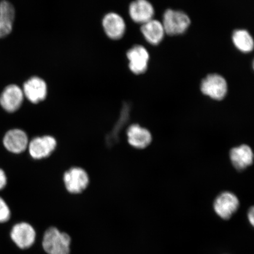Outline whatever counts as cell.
Returning a JSON list of instances; mask_svg holds the SVG:
<instances>
[{"mask_svg": "<svg viewBox=\"0 0 254 254\" xmlns=\"http://www.w3.org/2000/svg\"><path fill=\"white\" fill-rule=\"evenodd\" d=\"M11 218V211L5 200L0 196V223H5Z\"/></svg>", "mask_w": 254, "mask_h": 254, "instance_id": "cell-19", "label": "cell"}, {"mask_svg": "<svg viewBox=\"0 0 254 254\" xmlns=\"http://www.w3.org/2000/svg\"><path fill=\"white\" fill-rule=\"evenodd\" d=\"M10 237L16 246L25 250L34 245L36 240V232L31 225L22 222L12 227Z\"/></svg>", "mask_w": 254, "mask_h": 254, "instance_id": "cell-8", "label": "cell"}, {"mask_svg": "<svg viewBox=\"0 0 254 254\" xmlns=\"http://www.w3.org/2000/svg\"><path fill=\"white\" fill-rule=\"evenodd\" d=\"M235 47L241 52L249 53L254 49V42L252 35L246 30L235 31L232 36Z\"/></svg>", "mask_w": 254, "mask_h": 254, "instance_id": "cell-18", "label": "cell"}, {"mask_svg": "<svg viewBox=\"0 0 254 254\" xmlns=\"http://www.w3.org/2000/svg\"><path fill=\"white\" fill-rule=\"evenodd\" d=\"M71 239L66 233L50 227L44 233L43 247L47 254H69Z\"/></svg>", "mask_w": 254, "mask_h": 254, "instance_id": "cell-1", "label": "cell"}, {"mask_svg": "<svg viewBox=\"0 0 254 254\" xmlns=\"http://www.w3.org/2000/svg\"><path fill=\"white\" fill-rule=\"evenodd\" d=\"M240 206L237 196L230 192H224L219 195L214 202L215 213L222 220H228L236 213Z\"/></svg>", "mask_w": 254, "mask_h": 254, "instance_id": "cell-7", "label": "cell"}, {"mask_svg": "<svg viewBox=\"0 0 254 254\" xmlns=\"http://www.w3.org/2000/svg\"><path fill=\"white\" fill-rule=\"evenodd\" d=\"M141 31L145 40L153 46L160 44L166 34L163 24L154 18L141 25Z\"/></svg>", "mask_w": 254, "mask_h": 254, "instance_id": "cell-16", "label": "cell"}, {"mask_svg": "<svg viewBox=\"0 0 254 254\" xmlns=\"http://www.w3.org/2000/svg\"><path fill=\"white\" fill-rule=\"evenodd\" d=\"M7 184V177L4 170L0 168V190L4 189Z\"/></svg>", "mask_w": 254, "mask_h": 254, "instance_id": "cell-20", "label": "cell"}, {"mask_svg": "<svg viewBox=\"0 0 254 254\" xmlns=\"http://www.w3.org/2000/svg\"><path fill=\"white\" fill-rule=\"evenodd\" d=\"M57 145V140L52 136H37L29 141L28 149L32 158L41 160L49 157L56 150Z\"/></svg>", "mask_w": 254, "mask_h": 254, "instance_id": "cell-5", "label": "cell"}, {"mask_svg": "<svg viewBox=\"0 0 254 254\" xmlns=\"http://www.w3.org/2000/svg\"><path fill=\"white\" fill-rule=\"evenodd\" d=\"M23 90L24 97L33 104H39L46 99L48 85L44 79L33 76L24 82Z\"/></svg>", "mask_w": 254, "mask_h": 254, "instance_id": "cell-6", "label": "cell"}, {"mask_svg": "<svg viewBox=\"0 0 254 254\" xmlns=\"http://www.w3.org/2000/svg\"><path fill=\"white\" fill-rule=\"evenodd\" d=\"M63 182L65 189L71 193H79L87 188L90 178L83 168L72 167L64 174Z\"/></svg>", "mask_w": 254, "mask_h": 254, "instance_id": "cell-4", "label": "cell"}, {"mask_svg": "<svg viewBox=\"0 0 254 254\" xmlns=\"http://www.w3.org/2000/svg\"><path fill=\"white\" fill-rule=\"evenodd\" d=\"M127 134L129 144L135 148H145L152 141L151 132L138 125L129 126Z\"/></svg>", "mask_w": 254, "mask_h": 254, "instance_id": "cell-17", "label": "cell"}, {"mask_svg": "<svg viewBox=\"0 0 254 254\" xmlns=\"http://www.w3.org/2000/svg\"><path fill=\"white\" fill-rule=\"evenodd\" d=\"M101 24L105 34L113 40H119L125 36L126 23L122 15L115 12H110L104 16Z\"/></svg>", "mask_w": 254, "mask_h": 254, "instance_id": "cell-10", "label": "cell"}, {"mask_svg": "<svg viewBox=\"0 0 254 254\" xmlns=\"http://www.w3.org/2000/svg\"><path fill=\"white\" fill-rule=\"evenodd\" d=\"M15 17L13 5L7 0L0 2V39L11 33Z\"/></svg>", "mask_w": 254, "mask_h": 254, "instance_id": "cell-15", "label": "cell"}, {"mask_svg": "<svg viewBox=\"0 0 254 254\" xmlns=\"http://www.w3.org/2000/svg\"><path fill=\"white\" fill-rule=\"evenodd\" d=\"M247 217L251 225L253 227L254 225V209L253 206H252V207L249 209V212H248Z\"/></svg>", "mask_w": 254, "mask_h": 254, "instance_id": "cell-21", "label": "cell"}, {"mask_svg": "<svg viewBox=\"0 0 254 254\" xmlns=\"http://www.w3.org/2000/svg\"><path fill=\"white\" fill-rule=\"evenodd\" d=\"M169 36H178L185 33L190 24L189 16L182 11L168 9L163 15L161 22Z\"/></svg>", "mask_w": 254, "mask_h": 254, "instance_id": "cell-2", "label": "cell"}, {"mask_svg": "<svg viewBox=\"0 0 254 254\" xmlns=\"http://www.w3.org/2000/svg\"><path fill=\"white\" fill-rule=\"evenodd\" d=\"M24 98L21 87L16 84L8 85L0 94V106L7 113H14L20 109Z\"/></svg>", "mask_w": 254, "mask_h": 254, "instance_id": "cell-9", "label": "cell"}, {"mask_svg": "<svg viewBox=\"0 0 254 254\" xmlns=\"http://www.w3.org/2000/svg\"><path fill=\"white\" fill-rule=\"evenodd\" d=\"M2 142L6 150L11 153L18 154L27 150L29 139L23 130L15 128L6 132Z\"/></svg>", "mask_w": 254, "mask_h": 254, "instance_id": "cell-12", "label": "cell"}, {"mask_svg": "<svg viewBox=\"0 0 254 254\" xmlns=\"http://www.w3.org/2000/svg\"><path fill=\"white\" fill-rule=\"evenodd\" d=\"M127 58L128 60L129 70L135 75L142 74L147 70L150 55L141 45H135L128 50Z\"/></svg>", "mask_w": 254, "mask_h": 254, "instance_id": "cell-11", "label": "cell"}, {"mask_svg": "<svg viewBox=\"0 0 254 254\" xmlns=\"http://www.w3.org/2000/svg\"><path fill=\"white\" fill-rule=\"evenodd\" d=\"M232 164L238 171H243L253 163L254 154L249 145H242L232 149L230 151Z\"/></svg>", "mask_w": 254, "mask_h": 254, "instance_id": "cell-14", "label": "cell"}, {"mask_svg": "<svg viewBox=\"0 0 254 254\" xmlns=\"http://www.w3.org/2000/svg\"><path fill=\"white\" fill-rule=\"evenodd\" d=\"M128 13L134 23L142 25L154 18L155 10L148 0H134L129 5Z\"/></svg>", "mask_w": 254, "mask_h": 254, "instance_id": "cell-13", "label": "cell"}, {"mask_svg": "<svg viewBox=\"0 0 254 254\" xmlns=\"http://www.w3.org/2000/svg\"><path fill=\"white\" fill-rule=\"evenodd\" d=\"M200 88L202 93L206 96L220 101L227 95L228 84L226 79L222 75L211 74L202 79Z\"/></svg>", "mask_w": 254, "mask_h": 254, "instance_id": "cell-3", "label": "cell"}]
</instances>
